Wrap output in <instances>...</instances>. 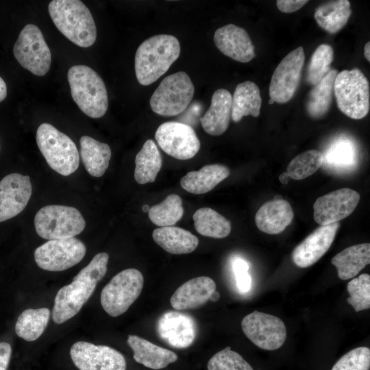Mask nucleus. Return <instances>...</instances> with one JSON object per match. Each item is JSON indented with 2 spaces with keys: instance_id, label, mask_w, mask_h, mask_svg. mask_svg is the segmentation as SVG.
<instances>
[{
  "instance_id": "nucleus-1",
  "label": "nucleus",
  "mask_w": 370,
  "mask_h": 370,
  "mask_svg": "<svg viewBox=\"0 0 370 370\" xmlns=\"http://www.w3.org/2000/svg\"><path fill=\"white\" fill-rule=\"evenodd\" d=\"M109 255L96 254L87 266L73 279L71 284L58 291L52 310L53 321L61 324L77 314L93 293L97 284L107 271Z\"/></svg>"
},
{
  "instance_id": "nucleus-2",
  "label": "nucleus",
  "mask_w": 370,
  "mask_h": 370,
  "mask_svg": "<svg viewBox=\"0 0 370 370\" xmlns=\"http://www.w3.org/2000/svg\"><path fill=\"white\" fill-rule=\"evenodd\" d=\"M180 45L176 37L158 34L149 37L138 47L134 60L136 77L140 84L155 82L179 58Z\"/></svg>"
},
{
  "instance_id": "nucleus-3",
  "label": "nucleus",
  "mask_w": 370,
  "mask_h": 370,
  "mask_svg": "<svg viewBox=\"0 0 370 370\" xmlns=\"http://www.w3.org/2000/svg\"><path fill=\"white\" fill-rule=\"evenodd\" d=\"M48 10L56 27L70 41L80 47L92 46L97 38L94 18L79 0H53Z\"/></svg>"
},
{
  "instance_id": "nucleus-4",
  "label": "nucleus",
  "mask_w": 370,
  "mask_h": 370,
  "mask_svg": "<svg viewBox=\"0 0 370 370\" xmlns=\"http://www.w3.org/2000/svg\"><path fill=\"white\" fill-rule=\"evenodd\" d=\"M71 96L79 108L87 116L99 119L108 107V92L101 77L90 67L77 64L67 74Z\"/></svg>"
},
{
  "instance_id": "nucleus-5",
  "label": "nucleus",
  "mask_w": 370,
  "mask_h": 370,
  "mask_svg": "<svg viewBox=\"0 0 370 370\" xmlns=\"http://www.w3.org/2000/svg\"><path fill=\"white\" fill-rule=\"evenodd\" d=\"M36 139L42 155L53 170L67 176L78 169V149L66 134L44 123L38 127Z\"/></svg>"
},
{
  "instance_id": "nucleus-6",
  "label": "nucleus",
  "mask_w": 370,
  "mask_h": 370,
  "mask_svg": "<svg viewBox=\"0 0 370 370\" xmlns=\"http://www.w3.org/2000/svg\"><path fill=\"white\" fill-rule=\"evenodd\" d=\"M368 79L358 69L343 70L336 76L334 93L338 109L353 119L365 117L370 108Z\"/></svg>"
},
{
  "instance_id": "nucleus-7",
  "label": "nucleus",
  "mask_w": 370,
  "mask_h": 370,
  "mask_svg": "<svg viewBox=\"0 0 370 370\" xmlns=\"http://www.w3.org/2000/svg\"><path fill=\"white\" fill-rule=\"evenodd\" d=\"M34 226L38 236L49 241L74 237L84 230L86 221L74 207L49 205L37 212Z\"/></svg>"
},
{
  "instance_id": "nucleus-8",
  "label": "nucleus",
  "mask_w": 370,
  "mask_h": 370,
  "mask_svg": "<svg viewBox=\"0 0 370 370\" xmlns=\"http://www.w3.org/2000/svg\"><path fill=\"white\" fill-rule=\"evenodd\" d=\"M195 92L188 75L183 71L164 77L150 99L151 110L163 116L182 113L190 103Z\"/></svg>"
},
{
  "instance_id": "nucleus-9",
  "label": "nucleus",
  "mask_w": 370,
  "mask_h": 370,
  "mask_svg": "<svg viewBox=\"0 0 370 370\" xmlns=\"http://www.w3.org/2000/svg\"><path fill=\"white\" fill-rule=\"evenodd\" d=\"M143 284V275L138 269L130 268L118 273L101 291L102 308L113 317L123 314L139 297Z\"/></svg>"
},
{
  "instance_id": "nucleus-10",
  "label": "nucleus",
  "mask_w": 370,
  "mask_h": 370,
  "mask_svg": "<svg viewBox=\"0 0 370 370\" xmlns=\"http://www.w3.org/2000/svg\"><path fill=\"white\" fill-rule=\"evenodd\" d=\"M13 53L18 63L34 75L43 76L50 69L51 51L41 30L34 24L26 25L21 31Z\"/></svg>"
},
{
  "instance_id": "nucleus-11",
  "label": "nucleus",
  "mask_w": 370,
  "mask_h": 370,
  "mask_svg": "<svg viewBox=\"0 0 370 370\" xmlns=\"http://www.w3.org/2000/svg\"><path fill=\"white\" fill-rule=\"evenodd\" d=\"M86 252L85 244L72 237L49 240L34 251V260L42 269L62 271L78 264Z\"/></svg>"
},
{
  "instance_id": "nucleus-12",
  "label": "nucleus",
  "mask_w": 370,
  "mask_h": 370,
  "mask_svg": "<svg viewBox=\"0 0 370 370\" xmlns=\"http://www.w3.org/2000/svg\"><path fill=\"white\" fill-rule=\"evenodd\" d=\"M245 336L257 347L264 350H276L286 338L284 322L278 317L262 312L254 311L241 321Z\"/></svg>"
},
{
  "instance_id": "nucleus-13",
  "label": "nucleus",
  "mask_w": 370,
  "mask_h": 370,
  "mask_svg": "<svg viewBox=\"0 0 370 370\" xmlns=\"http://www.w3.org/2000/svg\"><path fill=\"white\" fill-rule=\"evenodd\" d=\"M305 61L304 48L300 46L289 52L279 63L269 84L270 99L278 103L288 102L300 82Z\"/></svg>"
},
{
  "instance_id": "nucleus-14",
  "label": "nucleus",
  "mask_w": 370,
  "mask_h": 370,
  "mask_svg": "<svg viewBox=\"0 0 370 370\" xmlns=\"http://www.w3.org/2000/svg\"><path fill=\"white\" fill-rule=\"evenodd\" d=\"M155 138L166 153L178 160L193 158L201 146L193 128L176 121L161 124L156 131Z\"/></svg>"
},
{
  "instance_id": "nucleus-15",
  "label": "nucleus",
  "mask_w": 370,
  "mask_h": 370,
  "mask_svg": "<svg viewBox=\"0 0 370 370\" xmlns=\"http://www.w3.org/2000/svg\"><path fill=\"white\" fill-rule=\"evenodd\" d=\"M70 356L79 370H126L124 356L109 346L78 341L72 345Z\"/></svg>"
},
{
  "instance_id": "nucleus-16",
  "label": "nucleus",
  "mask_w": 370,
  "mask_h": 370,
  "mask_svg": "<svg viewBox=\"0 0 370 370\" xmlns=\"http://www.w3.org/2000/svg\"><path fill=\"white\" fill-rule=\"evenodd\" d=\"M360 199L358 192L348 188L319 197L313 205L314 219L320 225L338 223L353 212Z\"/></svg>"
},
{
  "instance_id": "nucleus-17",
  "label": "nucleus",
  "mask_w": 370,
  "mask_h": 370,
  "mask_svg": "<svg viewBox=\"0 0 370 370\" xmlns=\"http://www.w3.org/2000/svg\"><path fill=\"white\" fill-rule=\"evenodd\" d=\"M32 191L30 177L14 173L0 181V222L14 217L26 207Z\"/></svg>"
},
{
  "instance_id": "nucleus-18",
  "label": "nucleus",
  "mask_w": 370,
  "mask_h": 370,
  "mask_svg": "<svg viewBox=\"0 0 370 370\" xmlns=\"http://www.w3.org/2000/svg\"><path fill=\"white\" fill-rule=\"evenodd\" d=\"M156 330L163 341L180 349L190 346L197 334V325L193 318L177 311L162 314L158 320Z\"/></svg>"
},
{
  "instance_id": "nucleus-19",
  "label": "nucleus",
  "mask_w": 370,
  "mask_h": 370,
  "mask_svg": "<svg viewBox=\"0 0 370 370\" xmlns=\"http://www.w3.org/2000/svg\"><path fill=\"white\" fill-rule=\"evenodd\" d=\"M339 227L338 223L321 225L293 251L292 260L300 268L317 262L329 249Z\"/></svg>"
},
{
  "instance_id": "nucleus-20",
  "label": "nucleus",
  "mask_w": 370,
  "mask_h": 370,
  "mask_svg": "<svg viewBox=\"0 0 370 370\" xmlns=\"http://www.w3.org/2000/svg\"><path fill=\"white\" fill-rule=\"evenodd\" d=\"M214 42L225 56L236 61L246 63L255 56L254 46L247 31L234 24L218 28Z\"/></svg>"
},
{
  "instance_id": "nucleus-21",
  "label": "nucleus",
  "mask_w": 370,
  "mask_h": 370,
  "mask_svg": "<svg viewBox=\"0 0 370 370\" xmlns=\"http://www.w3.org/2000/svg\"><path fill=\"white\" fill-rule=\"evenodd\" d=\"M215 291L216 284L212 278L207 276L195 278L175 291L170 303L177 310L195 309L206 303Z\"/></svg>"
},
{
  "instance_id": "nucleus-22",
  "label": "nucleus",
  "mask_w": 370,
  "mask_h": 370,
  "mask_svg": "<svg viewBox=\"0 0 370 370\" xmlns=\"http://www.w3.org/2000/svg\"><path fill=\"white\" fill-rule=\"evenodd\" d=\"M294 217L291 204L284 199H274L264 203L256 214L258 228L269 234H278L288 226Z\"/></svg>"
},
{
  "instance_id": "nucleus-23",
  "label": "nucleus",
  "mask_w": 370,
  "mask_h": 370,
  "mask_svg": "<svg viewBox=\"0 0 370 370\" xmlns=\"http://www.w3.org/2000/svg\"><path fill=\"white\" fill-rule=\"evenodd\" d=\"M232 96L226 89L214 91L211 103L200 119L204 130L212 136H220L228 128L232 116Z\"/></svg>"
},
{
  "instance_id": "nucleus-24",
  "label": "nucleus",
  "mask_w": 370,
  "mask_h": 370,
  "mask_svg": "<svg viewBox=\"0 0 370 370\" xmlns=\"http://www.w3.org/2000/svg\"><path fill=\"white\" fill-rule=\"evenodd\" d=\"M127 343L138 363L151 369H161L177 360V355L136 335H129Z\"/></svg>"
},
{
  "instance_id": "nucleus-25",
  "label": "nucleus",
  "mask_w": 370,
  "mask_h": 370,
  "mask_svg": "<svg viewBox=\"0 0 370 370\" xmlns=\"http://www.w3.org/2000/svg\"><path fill=\"white\" fill-rule=\"evenodd\" d=\"M230 169L222 164H207L198 171L186 173L180 180V185L188 193L199 195L212 190L230 175Z\"/></svg>"
},
{
  "instance_id": "nucleus-26",
  "label": "nucleus",
  "mask_w": 370,
  "mask_h": 370,
  "mask_svg": "<svg viewBox=\"0 0 370 370\" xmlns=\"http://www.w3.org/2000/svg\"><path fill=\"white\" fill-rule=\"evenodd\" d=\"M152 237L156 244L172 254L191 253L199 244L197 237L190 232L174 226L156 228L153 231Z\"/></svg>"
},
{
  "instance_id": "nucleus-27",
  "label": "nucleus",
  "mask_w": 370,
  "mask_h": 370,
  "mask_svg": "<svg viewBox=\"0 0 370 370\" xmlns=\"http://www.w3.org/2000/svg\"><path fill=\"white\" fill-rule=\"evenodd\" d=\"M331 262L336 268L341 280L352 279L369 264L370 244L361 243L348 247L334 256Z\"/></svg>"
},
{
  "instance_id": "nucleus-28",
  "label": "nucleus",
  "mask_w": 370,
  "mask_h": 370,
  "mask_svg": "<svg viewBox=\"0 0 370 370\" xmlns=\"http://www.w3.org/2000/svg\"><path fill=\"white\" fill-rule=\"evenodd\" d=\"M79 143L81 158L86 170L93 177H101L111 158L110 146L88 136H82Z\"/></svg>"
},
{
  "instance_id": "nucleus-29",
  "label": "nucleus",
  "mask_w": 370,
  "mask_h": 370,
  "mask_svg": "<svg viewBox=\"0 0 370 370\" xmlns=\"http://www.w3.org/2000/svg\"><path fill=\"white\" fill-rule=\"evenodd\" d=\"M261 105L262 99L258 85L251 81L240 83L232 96L231 119L238 122L245 116L257 117L260 114Z\"/></svg>"
},
{
  "instance_id": "nucleus-30",
  "label": "nucleus",
  "mask_w": 370,
  "mask_h": 370,
  "mask_svg": "<svg viewBox=\"0 0 370 370\" xmlns=\"http://www.w3.org/2000/svg\"><path fill=\"white\" fill-rule=\"evenodd\" d=\"M351 14L350 2L338 0L319 5L314 17L320 27L328 33L335 34L347 24Z\"/></svg>"
},
{
  "instance_id": "nucleus-31",
  "label": "nucleus",
  "mask_w": 370,
  "mask_h": 370,
  "mask_svg": "<svg viewBox=\"0 0 370 370\" xmlns=\"http://www.w3.org/2000/svg\"><path fill=\"white\" fill-rule=\"evenodd\" d=\"M134 178L137 183L153 182L162 168V159L155 143L149 139L135 158Z\"/></svg>"
},
{
  "instance_id": "nucleus-32",
  "label": "nucleus",
  "mask_w": 370,
  "mask_h": 370,
  "mask_svg": "<svg viewBox=\"0 0 370 370\" xmlns=\"http://www.w3.org/2000/svg\"><path fill=\"white\" fill-rule=\"evenodd\" d=\"M338 71L330 69L328 73L308 94L306 108L308 114L314 119L323 116L330 110L334 93V83Z\"/></svg>"
},
{
  "instance_id": "nucleus-33",
  "label": "nucleus",
  "mask_w": 370,
  "mask_h": 370,
  "mask_svg": "<svg viewBox=\"0 0 370 370\" xmlns=\"http://www.w3.org/2000/svg\"><path fill=\"white\" fill-rule=\"evenodd\" d=\"M197 232L202 236L223 238L231 232V223L214 210L204 207L195 211L193 216Z\"/></svg>"
},
{
  "instance_id": "nucleus-34",
  "label": "nucleus",
  "mask_w": 370,
  "mask_h": 370,
  "mask_svg": "<svg viewBox=\"0 0 370 370\" xmlns=\"http://www.w3.org/2000/svg\"><path fill=\"white\" fill-rule=\"evenodd\" d=\"M50 314L49 309L47 308L25 310L16 321V334L27 341L38 339L48 324Z\"/></svg>"
},
{
  "instance_id": "nucleus-35",
  "label": "nucleus",
  "mask_w": 370,
  "mask_h": 370,
  "mask_svg": "<svg viewBox=\"0 0 370 370\" xmlns=\"http://www.w3.org/2000/svg\"><path fill=\"white\" fill-rule=\"evenodd\" d=\"M184 214L181 197L176 194L168 195L162 202L150 208L148 216L151 221L160 227L175 225Z\"/></svg>"
},
{
  "instance_id": "nucleus-36",
  "label": "nucleus",
  "mask_w": 370,
  "mask_h": 370,
  "mask_svg": "<svg viewBox=\"0 0 370 370\" xmlns=\"http://www.w3.org/2000/svg\"><path fill=\"white\" fill-rule=\"evenodd\" d=\"M323 153L317 149L306 151L295 156L287 166L291 179L304 180L314 173L323 164Z\"/></svg>"
},
{
  "instance_id": "nucleus-37",
  "label": "nucleus",
  "mask_w": 370,
  "mask_h": 370,
  "mask_svg": "<svg viewBox=\"0 0 370 370\" xmlns=\"http://www.w3.org/2000/svg\"><path fill=\"white\" fill-rule=\"evenodd\" d=\"M334 60V50L327 44L320 45L312 53L309 61L306 81L311 86L317 84L330 71Z\"/></svg>"
},
{
  "instance_id": "nucleus-38",
  "label": "nucleus",
  "mask_w": 370,
  "mask_h": 370,
  "mask_svg": "<svg viewBox=\"0 0 370 370\" xmlns=\"http://www.w3.org/2000/svg\"><path fill=\"white\" fill-rule=\"evenodd\" d=\"M349 297L347 302L356 312H360L370 308V275L362 273L358 278H352L347 284Z\"/></svg>"
},
{
  "instance_id": "nucleus-39",
  "label": "nucleus",
  "mask_w": 370,
  "mask_h": 370,
  "mask_svg": "<svg viewBox=\"0 0 370 370\" xmlns=\"http://www.w3.org/2000/svg\"><path fill=\"white\" fill-rule=\"evenodd\" d=\"M356 149L349 140L341 138L328 148L323 163L336 167L351 166L356 162Z\"/></svg>"
},
{
  "instance_id": "nucleus-40",
  "label": "nucleus",
  "mask_w": 370,
  "mask_h": 370,
  "mask_svg": "<svg viewBox=\"0 0 370 370\" xmlns=\"http://www.w3.org/2000/svg\"><path fill=\"white\" fill-rule=\"evenodd\" d=\"M208 370H254L238 353L230 347L218 352L209 360Z\"/></svg>"
},
{
  "instance_id": "nucleus-41",
  "label": "nucleus",
  "mask_w": 370,
  "mask_h": 370,
  "mask_svg": "<svg viewBox=\"0 0 370 370\" xmlns=\"http://www.w3.org/2000/svg\"><path fill=\"white\" fill-rule=\"evenodd\" d=\"M370 349L367 347L355 348L343 355L332 370H369Z\"/></svg>"
},
{
  "instance_id": "nucleus-42",
  "label": "nucleus",
  "mask_w": 370,
  "mask_h": 370,
  "mask_svg": "<svg viewBox=\"0 0 370 370\" xmlns=\"http://www.w3.org/2000/svg\"><path fill=\"white\" fill-rule=\"evenodd\" d=\"M232 269L239 291L248 292L251 287V278L248 273L247 262L242 258H236L232 261Z\"/></svg>"
},
{
  "instance_id": "nucleus-43",
  "label": "nucleus",
  "mask_w": 370,
  "mask_h": 370,
  "mask_svg": "<svg viewBox=\"0 0 370 370\" xmlns=\"http://www.w3.org/2000/svg\"><path fill=\"white\" fill-rule=\"evenodd\" d=\"M308 1L306 0H278L277 7L284 13H292L301 8Z\"/></svg>"
},
{
  "instance_id": "nucleus-44",
  "label": "nucleus",
  "mask_w": 370,
  "mask_h": 370,
  "mask_svg": "<svg viewBox=\"0 0 370 370\" xmlns=\"http://www.w3.org/2000/svg\"><path fill=\"white\" fill-rule=\"evenodd\" d=\"M12 348L6 342L0 343V370H7L10 362Z\"/></svg>"
},
{
  "instance_id": "nucleus-45",
  "label": "nucleus",
  "mask_w": 370,
  "mask_h": 370,
  "mask_svg": "<svg viewBox=\"0 0 370 370\" xmlns=\"http://www.w3.org/2000/svg\"><path fill=\"white\" fill-rule=\"evenodd\" d=\"M7 96V86L4 80L0 77V102Z\"/></svg>"
},
{
  "instance_id": "nucleus-46",
  "label": "nucleus",
  "mask_w": 370,
  "mask_h": 370,
  "mask_svg": "<svg viewBox=\"0 0 370 370\" xmlns=\"http://www.w3.org/2000/svg\"><path fill=\"white\" fill-rule=\"evenodd\" d=\"M290 179L291 177L287 172H284L279 176V180L282 184H286Z\"/></svg>"
},
{
  "instance_id": "nucleus-47",
  "label": "nucleus",
  "mask_w": 370,
  "mask_h": 370,
  "mask_svg": "<svg viewBox=\"0 0 370 370\" xmlns=\"http://www.w3.org/2000/svg\"><path fill=\"white\" fill-rule=\"evenodd\" d=\"M370 42H367L364 47V55L368 62L370 61Z\"/></svg>"
},
{
  "instance_id": "nucleus-48",
  "label": "nucleus",
  "mask_w": 370,
  "mask_h": 370,
  "mask_svg": "<svg viewBox=\"0 0 370 370\" xmlns=\"http://www.w3.org/2000/svg\"><path fill=\"white\" fill-rule=\"evenodd\" d=\"M219 298H220L219 293L215 291L212 293L209 299L212 301H217L219 299Z\"/></svg>"
},
{
  "instance_id": "nucleus-49",
  "label": "nucleus",
  "mask_w": 370,
  "mask_h": 370,
  "mask_svg": "<svg viewBox=\"0 0 370 370\" xmlns=\"http://www.w3.org/2000/svg\"><path fill=\"white\" fill-rule=\"evenodd\" d=\"M150 206L149 205H144L142 208V210H143V212H148L150 210Z\"/></svg>"
},
{
  "instance_id": "nucleus-50",
  "label": "nucleus",
  "mask_w": 370,
  "mask_h": 370,
  "mask_svg": "<svg viewBox=\"0 0 370 370\" xmlns=\"http://www.w3.org/2000/svg\"><path fill=\"white\" fill-rule=\"evenodd\" d=\"M273 103H274L273 100H272L271 99H270L269 101V103L271 105V104H273Z\"/></svg>"
}]
</instances>
